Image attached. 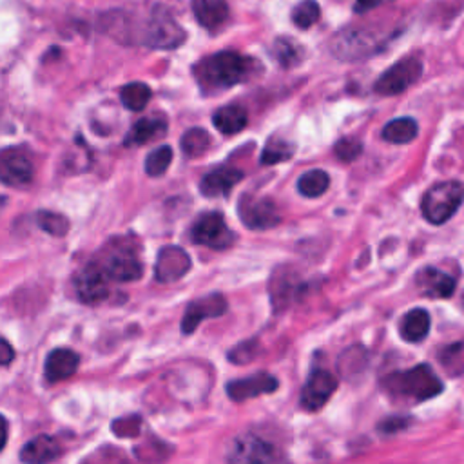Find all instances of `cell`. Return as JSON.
Masks as SVG:
<instances>
[{"label":"cell","mask_w":464,"mask_h":464,"mask_svg":"<svg viewBox=\"0 0 464 464\" xmlns=\"http://www.w3.org/2000/svg\"><path fill=\"white\" fill-rule=\"evenodd\" d=\"M192 72L201 92L216 94L256 78L261 72V63L236 51H219L194 63Z\"/></svg>","instance_id":"1"},{"label":"cell","mask_w":464,"mask_h":464,"mask_svg":"<svg viewBox=\"0 0 464 464\" xmlns=\"http://www.w3.org/2000/svg\"><path fill=\"white\" fill-rule=\"evenodd\" d=\"M100 274L109 283H130L138 281L143 274L140 259V245L134 237H112L109 239L91 259Z\"/></svg>","instance_id":"2"},{"label":"cell","mask_w":464,"mask_h":464,"mask_svg":"<svg viewBox=\"0 0 464 464\" xmlns=\"http://www.w3.org/2000/svg\"><path fill=\"white\" fill-rule=\"evenodd\" d=\"M384 388L401 397L426 401L442 392V382L428 364H419L404 372H393L384 377Z\"/></svg>","instance_id":"3"},{"label":"cell","mask_w":464,"mask_h":464,"mask_svg":"<svg viewBox=\"0 0 464 464\" xmlns=\"http://www.w3.org/2000/svg\"><path fill=\"white\" fill-rule=\"evenodd\" d=\"M386 33L370 27H346L330 42V51L339 60H361L384 47Z\"/></svg>","instance_id":"4"},{"label":"cell","mask_w":464,"mask_h":464,"mask_svg":"<svg viewBox=\"0 0 464 464\" xmlns=\"http://www.w3.org/2000/svg\"><path fill=\"white\" fill-rule=\"evenodd\" d=\"M464 201V185L459 181H440L430 187L422 198V216L431 225L446 223Z\"/></svg>","instance_id":"5"},{"label":"cell","mask_w":464,"mask_h":464,"mask_svg":"<svg viewBox=\"0 0 464 464\" xmlns=\"http://www.w3.org/2000/svg\"><path fill=\"white\" fill-rule=\"evenodd\" d=\"M185 42L183 27L165 11L154 9L140 33V44L150 49H176Z\"/></svg>","instance_id":"6"},{"label":"cell","mask_w":464,"mask_h":464,"mask_svg":"<svg viewBox=\"0 0 464 464\" xmlns=\"http://www.w3.org/2000/svg\"><path fill=\"white\" fill-rule=\"evenodd\" d=\"M422 74V63L415 56H406L395 62L388 71H384L375 82V92L382 96H393L404 92L410 85H413Z\"/></svg>","instance_id":"7"},{"label":"cell","mask_w":464,"mask_h":464,"mask_svg":"<svg viewBox=\"0 0 464 464\" xmlns=\"http://www.w3.org/2000/svg\"><path fill=\"white\" fill-rule=\"evenodd\" d=\"M190 239L196 245L225 250L234 243V232L227 227L219 212H205L194 221L190 228Z\"/></svg>","instance_id":"8"},{"label":"cell","mask_w":464,"mask_h":464,"mask_svg":"<svg viewBox=\"0 0 464 464\" xmlns=\"http://www.w3.org/2000/svg\"><path fill=\"white\" fill-rule=\"evenodd\" d=\"M276 448L257 435H239L232 440L227 464H274Z\"/></svg>","instance_id":"9"},{"label":"cell","mask_w":464,"mask_h":464,"mask_svg":"<svg viewBox=\"0 0 464 464\" xmlns=\"http://www.w3.org/2000/svg\"><path fill=\"white\" fill-rule=\"evenodd\" d=\"M31 156L20 147H7L0 150V181L11 187L29 185L33 179Z\"/></svg>","instance_id":"10"},{"label":"cell","mask_w":464,"mask_h":464,"mask_svg":"<svg viewBox=\"0 0 464 464\" xmlns=\"http://www.w3.org/2000/svg\"><path fill=\"white\" fill-rule=\"evenodd\" d=\"M237 214L245 227L254 230L272 228L279 223V212L276 205L266 198H252L245 194L237 203Z\"/></svg>","instance_id":"11"},{"label":"cell","mask_w":464,"mask_h":464,"mask_svg":"<svg viewBox=\"0 0 464 464\" xmlns=\"http://www.w3.org/2000/svg\"><path fill=\"white\" fill-rule=\"evenodd\" d=\"M188 270H190V257L183 248L169 245L158 252L156 265H154V277L160 283L178 281Z\"/></svg>","instance_id":"12"},{"label":"cell","mask_w":464,"mask_h":464,"mask_svg":"<svg viewBox=\"0 0 464 464\" xmlns=\"http://www.w3.org/2000/svg\"><path fill=\"white\" fill-rule=\"evenodd\" d=\"M335 388H337V381L332 373H328L326 370H314L306 384L303 386L299 402L304 410L315 411L332 397Z\"/></svg>","instance_id":"13"},{"label":"cell","mask_w":464,"mask_h":464,"mask_svg":"<svg viewBox=\"0 0 464 464\" xmlns=\"http://www.w3.org/2000/svg\"><path fill=\"white\" fill-rule=\"evenodd\" d=\"M225 310H227V301L221 294H210V295L199 297L187 306L181 319V332L192 334L203 319L219 317L225 314Z\"/></svg>","instance_id":"14"},{"label":"cell","mask_w":464,"mask_h":464,"mask_svg":"<svg viewBox=\"0 0 464 464\" xmlns=\"http://www.w3.org/2000/svg\"><path fill=\"white\" fill-rule=\"evenodd\" d=\"M74 286L78 297L89 304L100 303L109 295V281L100 274V270L91 261H87L83 268L76 274Z\"/></svg>","instance_id":"15"},{"label":"cell","mask_w":464,"mask_h":464,"mask_svg":"<svg viewBox=\"0 0 464 464\" xmlns=\"http://www.w3.org/2000/svg\"><path fill=\"white\" fill-rule=\"evenodd\" d=\"M277 388V379L266 372H257L245 379H236L227 384V393L232 401H246L263 393H270Z\"/></svg>","instance_id":"16"},{"label":"cell","mask_w":464,"mask_h":464,"mask_svg":"<svg viewBox=\"0 0 464 464\" xmlns=\"http://www.w3.org/2000/svg\"><path fill=\"white\" fill-rule=\"evenodd\" d=\"M243 178V172L232 167H218L210 172H207L201 178L199 183V190L203 196L207 198H219V196H227L236 185L237 181Z\"/></svg>","instance_id":"17"},{"label":"cell","mask_w":464,"mask_h":464,"mask_svg":"<svg viewBox=\"0 0 464 464\" xmlns=\"http://www.w3.org/2000/svg\"><path fill=\"white\" fill-rule=\"evenodd\" d=\"M299 288H301V283L294 272L283 266L276 270L270 279V295H272L274 308L281 310L288 306L297 297Z\"/></svg>","instance_id":"18"},{"label":"cell","mask_w":464,"mask_h":464,"mask_svg":"<svg viewBox=\"0 0 464 464\" xmlns=\"http://www.w3.org/2000/svg\"><path fill=\"white\" fill-rule=\"evenodd\" d=\"M417 286L424 295L440 299V297H450L453 294L455 279L442 270L426 266L417 274Z\"/></svg>","instance_id":"19"},{"label":"cell","mask_w":464,"mask_h":464,"mask_svg":"<svg viewBox=\"0 0 464 464\" xmlns=\"http://www.w3.org/2000/svg\"><path fill=\"white\" fill-rule=\"evenodd\" d=\"M80 357L69 348H56L49 352L45 359V379L47 382H58L69 379L78 370Z\"/></svg>","instance_id":"20"},{"label":"cell","mask_w":464,"mask_h":464,"mask_svg":"<svg viewBox=\"0 0 464 464\" xmlns=\"http://www.w3.org/2000/svg\"><path fill=\"white\" fill-rule=\"evenodd\" d=\"M58 453L60 446L51 435H38L22 446L20 460L24 464H49Z\"/></svg>","instance_id":"21"},{"label":"cell","mask_w":464,"mask_h":464,"mask_svg":"<svg viewBox=\"0 0 464 464\" xmlns=\"http://www.w3.org/2000/svg\"><path fill=\"white\" fill-rule=\"evenodd\" d=\"M192 13L199 25L218 31L228 20V4L227 0H192Z\"/></svg>","instance_id":"22"},{"label":"cell","mask_w":464,"mask_h":464,"mask_svg":"<svg viewBox=\"0 0 464 464\" xmlns=\"http://www.w3.org/2000/svg\"><path fill=\"white\" fill-rule=\"evenodd\" d=\"M246 111L241 107V105H236V103H230V105H225V107H219L214 116H212V121H214V127L221 132V134H227V136H232L239 130L245 129L246 125Z\"/></svg>","instance_id":"23"},{"label":"cell","mask_w":464,"mask_h":464,"mask_svg":"<svg viewBox=\"0 0 464 464\" xmlns=\"http://www.w3.org/2000/svg\"><path fill=\"white\" fill-rule=\"evenodd\" d=\"M167 132V121L161 118L138 120L125 136V145H143L150 140L161 138Z\"/></svg>","instance_id":"24"},{"label":"cell","mask_w":464,"mask_h":464,"mask_svg":"<svg viewBox=\"0 0 464 464\" xmlns=\"http://www.w3.org/2000/svg\"><path fill=\"white\" fill-rule=\"evenodd\" d=\"M401 337L408 343H419L428 335L430 330V315L422 308H415L408 312L401 321Z\"/></svg>","instance_id":"25"},{"label":"cell","mask_w":464,"mask_h":464,"mask_svg":"<svg viewBox=\"0 0 464 464\" xmlns=\"http://www.w3.org/2000/svg\"><path fill=\"white\" fill-rule=\"evenodd\" d=\"M272 56H274V60L277 62L279 67L288 69V67H294V65L303 62L304 49L295 40H292L288 36H279V38L274 40Z\"/></svg>","instance_id":"26"},{"label":"cell","mask_w":464,"mask_h":464,"mask_svg":"<svg viewBox=\"0 0 464 464\" xmlns=\"http://www.w3.org/2000/svg\"><path fill=\"white\" fill-rule=\"evenodd\" d=\"M417 132H419L417 121L413 118L404 116V118H395L388 121L381 134L390 143H410L413 141Z\"/></svg>","instance_id":"27"},{"label":"cell","mask_w":464,"mask_h":464,"mask_svg":"<svg viewBox=\"0 0 464 464\" xmlns=\"http://www.w3.org/2000/svg\"><path fill=\"white\" fill-rule=\"evenodd\" d=\"M150 89L141 82H132L121 87L120 100L129 111H141L150 102Z\"/></svg>","instance_id":"28"},{"label":"cell","mask_w":464,"mask_h":464,"mask_svg":"<svg viewBox=\"0 0 464 464\" xmlns=\"http://www.w3.org/2000/svg\"><path fill=\"white\" fill-rule=\"evenodd\" d=\"M330 185V179H328V174L324 170H319V169H314V170H308L304 172L299 179H297V190L306 196V198H317L321 196Z\"/></svg>","instance_id":"29"},{"label":"cell","mask_w":464,"mask_h":464,"mask_svg":"<svg viewBox=\"0 0 464 464\" xmlns=\"http://www.w3.org/2000/svg\"><path fill=\"white\" fill-rule=\"evenodd\" d=\"M208 145H210V136L205 129L192 127L181 136V150L188 158L203 154L208 149Z\"/></svg>","instance_id":"30"},{"label":"cell","mask_w":464,"mask_h":464,"mask_svg":"<svg viewBox=\"0 0 464 464\" xmlns=\"http://www.w3.org/2000/svg\"><path fill=\"white\" fill-rule=\"evenodd\" d=\"M36 223L42 230L58 237L65 236L69 230V219L63 214L53 212V210H40L36 214Z\"/></svg>","instance_id":"31"},{"label":"cell","mask_w":464,"mask_h":464,"mask_svg":"<svg viewBox=\"0 0 464 464\" xmlns=\"http://www.w3.org/2000/svg\"><path fill=\"white\" fill-rule=\"evenodd\" d=\"M321 16L319 4L315 0H303L292 9V22L299 29H308L312 27Z\"/></svg>","instance_id":"32"},{"label":"cell","mask_w":464,"mask_h":464,"mask_svg":"<svg viewBox=\"0 0 464 464\" xmlns=\"http://www.w3.org/2000/svg\"><path fill=\"white\" fill-rule=\"evenodd\" d=\"M170 161H172V149L169 145H161V147L154 149L147 156V160H145V172L149 176H152V178L161 176L169 169Z\"/></svg>","instance_id":"33"},{"label":"cell","mask_w":464,"mask_h":464,"mask_svg":"<svg viewBox=\"0 0 464 464\" xmlns=\"http://www.w3.org/2000/svg\"><path fill=\"white\" fill-rule=\"evenodd\" d=\"M292 154H294V147L290 143H286L285 140H270L261 152V163L274 165L292 158Z\"/></svg>","instance_id":"34"},{"label":"cell","mask_w":464,"mask_h":464,"mask_svg":"<svg viewBox=\"0 0 464 464\" xmlns=\"http://www.w3.org/2000/svg\"><path fill=\"white\" fill-rule=\"evenodd\" d=\"M440 362L450 373H464V343L446 346L440 352Z\"/></svg>","instance_id":"35"},{"label":"cell","mask_w":464,"mask_h":464,"mask_svg":"<svg viewBox=\"0 0 464 464\" xmlns=\"http://www.w3.org/2000/svg\"><path fill=\"white\" fill-rule=\"evenodd\" d=\"M361 141L355 140V138H341L335 147H334V152L335 156L341 160V161H352L355 160L359 154H361Z\"/></svg>","instance_id":"36"},{"label":"cell","mask_w":464,"mask_h":464,"mask_svg":"<svg viewBox=\"0 0 464 464\" xmlns=\"http://www.w3.org/2000/svg\"><path fill=\"white\" fill-rule=\"evenodd\" d=\"M256 355H257V343L256 341H246V343H241V344L234 346V350H230V353H228V359L234 364H246Z\"/></svg>","instance_id":"37"},{"label":"cell","mask_w":464,"mask_h":464,"mask_svg":"<svg viewBox=\"0 0 464 464\" xmlns=\"http://www.w3.org/2000/svg\"><path fill=\"white\" fill-rule=\"evenodd\" d=\"M140 417L138 415H132V417H121V419H116L112 422V431L118 435V437H134L138 431H140Z\"/></svg>","instance_id":"38"},{"label":"cell","mask_w":464,"mask_h":464,"mask_svg":"<svg viewBox=\"0 0 464 464\" xmlns=\"http://www.w3.org/2000/svg\"><path fill=\"white\" fill-rule=\"evenodd\" d=\"M408 424V417H388L379 424V431L384 433H395L399 430H402Z\"/></svg>","instance_id":"39"},{"label":"cell","mask_w":464,"mask_h":464,"mask_svg":"<svg viewBox=\"0 0 464 464\" xmlns=\"http://www.w3.org/2000/svg\"><path fill=\"white\" fill-rule=\"evenodd\" d=\"M13 359H14V350H13V346H11L5 339L0 337V364H2V366H7Z\"/></svg>","instance_id":"40"},{"label":"cell","mask_w":464,"mask_h":464,"mask_svg":"<svg viewBox=\"0 0 464 464\" xmlns=\"http://www.w3.org/2000/svg\"><path fill=\"white\" fill-rule=\"evenodd\" d=\"M382 2H384V0H355L353 9H355L357 13H366V11H370V9L377 7V5H381Z\"/></svg>","instance_id":"41"},{"label":"cell","mask_w":464,"mask_h":464,"mask_svg":"<svg viewBox=\"0 0 464 464\" xmlns=\"http://www.w3.org/2000/svg\"><path fill=\"white\" fill-rule=\"evenodd\" d=\"M7 433H9V428H7V420L4 415H0V451L4 450L5 442H7Z\"/></svg>","instance_id":"42"}]
</instances>
